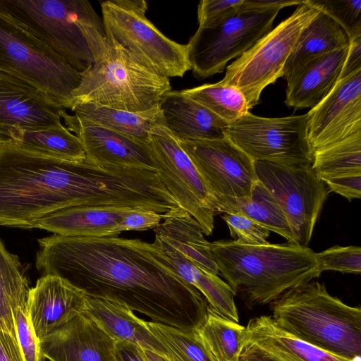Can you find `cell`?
Masks as SVG:
<instances>
[{
  "label": "cell",
  "mask_w": 361,
  "mask_h": 361,
  "mask_svg": "<svg viewBox=\"0 0 361 361\" xmlns=\"http://www.w3.org/2000/svg\"><path fill=\"white\" fill-rule=\"evenodd\" d=\"M37 242V270L62 278L88 296L184 330L197 329L206 317L205 298L177 274L154 243L56 234Z\"/></svg>",
  "instance_id": "obj_1"
},
{
  "label": "cell",
  "mask_w": 361,
  "mask_h": 361,
  "mask_svg": "<svg viewBox=\"0 0 361 361\" xmlns=\"http://www.w3.org/2000/svg\"><path fill=\"white\" fill-rule=\"evenodd\" d=\"M105 188L102 170L87 159L68 161L0 140V226L31 228L60 209L98 205Z\"/></svg>",
  "instance_id": "obj_2"
},
{
  "label": "cell",
  "mask_w": 361,
  "mask_h": 361,
  "mask_svg": "<svg viewBox=\"0 0 361 361\" xmlns=\"http://www.w3.org/2000/svg\"><path fill=\"white\" fill-rule=\"evenodd\" d=\"M219 272L247 307L271 303L288 289L321 274L316 252L294 244L210 243Z\"/></svg>",
  "instance_id": "obj_3"
},
{
  "label": "cell",
  "mask_w": 361,
  "mask_h": 361,
  "mask_svg": "<svg viewBox=\"0 0 361 361\" xmlns=\"http://www.w3.org/2000/svg\"><path fill=\"white\" fill-rule=\"evenodd\" d=\"M274 324L343 360L360 361L361 309L345 304L317 281L291 288L271 302Z\"/></svg>",
  "instance_id": "obj_4"
},
{
  "label": "cell",
  "mask_w": 361,
  "mask_h": 361,
  "mask_svg": "<svg viewBox=\"0 0 361 361\" xmlns=\"http://www.w3.org/2000/svg\"><path fill=\"white\" fill-rule=\"evenodd\" d=\"M6 13L79 72L107 51L102 18L85 0H0Z\"/></svg>",
  "instance_id": "obj_5"
},
{
  "label": "cell",
  "mask_w": 361,
  "mask_h": 361,
  "mask_svg": "<svg viewBox=\"0 0 361 361\" xmlns=\"http://www.w3.org/2000/svg\"><path fill=\"white\" fill-rule=\"evenodd\" d=\"M106 40L104 57L81 72L80 85L72 92L71 109L82 103L130 112L157 108L171 90L169 79L140 63L112 39Z\"/></svg>",
  "instance_id": "obj_6"
},
{
  "label": "cell",
  "mask_w": 361,
  "mask_h": 361,
  "mask_svg": "<svg viewBox=\"0 0 361 361\" xmlns=\"http://www.w3.org/2000/svg\"><path fill=\"white\" fill-rule=\"evenodd\" d=\"M0 73L37 87L64 109H71L81 80V72L1 10Z\"/></svg>",
  "instance_id": "obj_7"
},
{
  "label": "cell",
  "mask_w": 361,
  "mask_h": 361,
  "mask_svg": "<svg viewBox=\"0 0 361 361\" xmlns=\"http://www.w3.org/2000/svg\"><path fill=\"white\" fill-rule=\"evenodd\" d=\"M101 9L106 36L140 63L168 78L190 70L185 44L168 38L147 18L145 1H104Z\"/></svg>",
  "instance_id": "obj_8"
},
{
  "label": "cell",
  "mask_w": 361,
  "mask_h": 361,
  "mask_svg": "<svg viewBox=\"0 0 361 361\" xmlns=\"http://www.w3.org/2000/svg\"><path fill=\"white\" fill-rule=\"evenodd\" d=\"M319 9L303 0L293 13L226 67L222 85L238 89L249 109L259 104L262 91L283 77L286 63L304 28Z\"/></svg>",
  "instance_id": "obj_9"
},
{
  "label": "cell",
  "mask_w": 361,
  "mask_h": 361,
  "mask_svg": "<svg viewBox=\"0 0 361 361\" xmlns=\"http://www.w3.org/2000/svg\"><path fill=\"white\" fill-rule=\"evenodd\" d=\"M280 8L247 5L206 26H199L185 44L190 70L205 79L222 73L227 63L250 49L271 29Z\"/></svg>",
  "instance_id": "obj_10"
},
{
  "label": "cell",
  "mask_w": 361,
  "mask_h": 361,
  "mask_svg": "<svg viewBox=\"0 0 361 361\" xmlns=\"http://www.w3.org/2000/svg\"><path fill=\"white\" fill-rule=\"evenodd\" d=\"M257 180L283 211L294 245L308 247L329 190L311 166L254 161Z\"/></svg>",
  "instance_id": "obj_11"
},
{
  "label": "cell",
  "mask_w": 361,
  "mask_h": 361,
  "mask_svg": "<svg viewBox=\"0 0 361 361\" xmlns=\"http://www.w3.org/2000/svg\"><path fill=\"white\" fill-rule=\"evenodd\" d=\"M307 126V114L266 118L249 111L228 124L227 136L254 161L311 166Z\"/></svg>",
  "instance_id": "obj_12"
},
{
  "label": "cell",
  "mask_w": 361,
  "mask_h": 361,
  "mask_svg": "<svg viewBox=\"0 0 361 361\" xmlns=\"http://www.w3.org/2000/svg\"><path fill=\"white\" fill-rule=\"evenodd\" d=\"M157 174L178 207L188 212L209 235L217 213L216 200L193 162L167 128L149 144Z\"/></svg>",
  "instance_id": "obj_13"
},
{
  "label": "cell",
  "mask_w": 361,
  "mask_h": 361,
  "mask_svg": "<svg viewBox=\"0 0 361 361\" xmlns=\"http://www.w3.org/2000/svg\"><path fill=\"white\" fill-rule=\"evenodd\" d=\"M178 142L215 198L250 195L257 180L254 161L228 136L219 140Z\"/></svg>",
  "instance_id": "obj_14"
},
{
  "label": "cell",
  "mask_w": 361,
  "mask_h": 361,
  "mask_svg": "<svg viewBox=\"0 0 361 361\" xmlns=\"http://www.w3.org/2000/svg\"><path fill=\"white\" fill-rule=\"evenodd\" d=\"M307 114V139L312 153L361 132V70L339 79Z\"/></svg>",
  "instance_id": "obj_15"
},
{
  "label": "cell",
  "mask_w": 361,
  "mask_h": 361,
  "mask_svg": "<svg viewBox=\"0 0 361 361\" xmlns=\"http://www.w3.org/2000/svg\"><path fill=\"white\" fill-rule=\"evenodd\" d=\"M66 110L37 87L0 73V140L15 129L60 126Z\"/></svg>",
  "instance_id": "obj_16"
},
{
  "label": "cell",
  "mask_w": 361,
  "mask_h": 361,
  "mask_svg": "<svg viewBox=\"0 0 361 361\" xmlns=\"http://www.w3.org/2000/svg\"><path fill=\"white\" fill-rule=\"evenodd\" d=\"M66 128L80 140L86 158L99 165L157 170L149 145L61 111Z\"/></svg>",
  "instance_id": "obj_17"
},
{
  "label": "cell",
  "mask_w": 361,
  "mask_h": 361,
  "mask_svg": "<svg viewBox=\"0 0 361 361\" xmlns=\"http://www.w3.org/2000/svg\"><path fill=\"white\" fill-rule=\"evenodd\" d=\"M116 343L82 313L41 339L39 350L49 361H116Z\"/></svg>",
  "instance_id": "obj_18"
},
{
  "label": "cell",
  "mask_w": 361,
  "mask_h": 361,
  "mask_svg": "<svg viewBox=\"0 0 361 361\" xmlns=\"http://www.w3.org/2000/svg\"><path fill=\"white\" fill-rule=\"evenodd\" d=\"M87 307V295L54 275H42L30 288L26 300V308L39 341L85 313Z\"/></svg>",
  "instance_id": "obj_19"
},
{
  "label": "cell",
  "mask_w": 361,
  "mask_h": 361,
  "mask_svg": "<svg viewBox=\"0 0 361 361\" xmlns=\"http://www.w3.org/2000/svg\"><path fill=\"white\" fill-rule=\"evenodd\" d=\"M165 126L178 141L227 136L228 123L182 90L167 92L159 104Z\"/></svg>",
  "instance_id": "obj_20"
},
{
  "label": "cell",
  "mask_w": 361,
  "mask_h": 361,
  "mask_svg": "<svg viewBox=\"0 0 361 361\" xmlns=\"http://www.w3.org/2000/svg\"><path fill=\"white\" fill-rule=\"evenodd\" d=\"M134 209L116 206L70 207L37 221L34 228L64 236H118L121 233L122 220Z\"/></svg>",
  "instance_id": "obj_21"
},
{
  "label": "cell",
  "mask_w": 361,
  "mask_h": 361,
  "mask_svg": "<svg viewBox=\"0 0 361 361\" xmlns=\"http://www.w3.org/2000/svg\"><path fill=\"white\" fill-rule=\"evenodd\" d=\"M87 297L85 314L116 341L132 343L172 360L169 352L149 329L147 322L137 317L128 307L105 299Z\"/></svg>",
  "instance_id": "obj_22"
},
{
  "label": "cell",
  "mask_w": 361,
  "mask_h": 361,
  "mask_svg": "<svg viewBox=\"0 0 361 361\" xmlns=\"http://www.w3.org/2000/svg\"><path fill=\"white\" fill-rule=\"evenodd\" d=\"M348 51H332L304 66L287 83L286 106L302 109L317 105L339 80Z\"/></svg>",
  "instance_id": "obj_23"
},
{
  "label": "cell",
  "mask_w": 361,
  "mask_h": 361,
  "mask_svg": "<svg viewBox=\"0 0 361 361\" xmlns=\"http://www.w3.org/2000/svg\"><path fill=\"white\" fill-rule=\"evenodd\" d=\"M162 219L154 228L155 238L166 242L204 271L217 276L219 269L210 243L204 238L198 221L179 207L164 213Z\"/></svg>",
  "instance_id": "obj_24"
},
{
  "label": "cell",
  "mask_w": 361,
  "mask_h": 361,
  "mask_svg": "<svg viewBox=\"0 0 361 361\" xmlns=\"http://www.w3.org/2000/svg\"><path fill=\"white\" fill-rule=\"evenodd\" d=\"M350 41L331 17L319 10L317 16L302 31L289 56L283 77L289 82L307 63L332 51L348 48Z\"/></svg>",
  "instance_id": "obj_25"
},
{
  "label": "cell",
  "mask_w": 361,
  "mask_h": 361,
  "mask_svg": "<svg viewBox=\"0 0 361 361\" xmlns=\"http://www.w3.org/2000/svg\"><path fill=\"white\" fill-rule=\"evenodd\" d=\"M82 121L100 126L149 145L152 135L166 128L159 106L130 112L94 103L76 104L71 109Z\"/></svg>",
  "instance_id": "obj_26"
},
{
  "label": "cell",
  "mask_w": 361,
  "mask_h": 361,
  "mask_svg": "<svg viewBox=\"0 0 361 361\" xmlns=\"http://www.w3.org/2000/svg\"><path fill=\"white\" fill-rule=\"evenodd\" d=\"M246 339L276 361H349L307 344L277 327L270 316L251 319Z\"/></svg>",
  "instance_id": "obj_27"
},
{
  "label": "cell",
  "mask_w": 361,
  "mask_h": 361,
  "mask_svg": "<svg viewBox=\"0 0 361 361\" xmlns=\"http://www.w3.org/2000/svg\"><path fill=\"white\" fill-rule=\"evenodd\" d=\"M153 243L169 259L177 274L202 293L212 311L238 323L239 316L234 301L235 294L227 283L197 267L163 240L155 238Z\"/></svg>",
  "instance_id": "obj_28"
},
{
  "label": "cell",
  "mask_w": 361,
  "mask_h": 361,
  "mask_svg": "<svg viewBox=\"0 0 361 361\" xmlns=\"http://www.w3.org/2000/svg\"><path fill=\"white\" fill-rule=\"evenodd\" d=\"M216 200L217 213L243 215L269 231L283 236L288 243L293 244L292 233L283 211L269 190L258 180L248 196H220Z\"/></svg>",
  "instance_id": "obj_29"
},
{
  "label": "cell",
  "mask_w": 361,
  "mask_h": 361,
  "mask_svg": "<svg viewBox=\"0 0 361 361\" xmlns=\"http://www.w3.org/2000/svg\"><path fill=\"white\" fill-rule=\"evenodd\" d=\"M28 279L18 257L0 238V329L17 338L14 311L26 304Z\"/></svg>",
  "instance_id": "obj_30"
},
{
  "label": "cell",
  "mask_w": 361,
  "mask_h": 361,
  "mask_svg": "<svg viewBox=\"0 0 361 361\" xmlns=\"http://www.w3.org/2000/svg\"><path fill=\"white\" fill-rule=\"evenodd\" d=\"M5 139L68 161H80L86 159L80 140L63 125L38 130L15 129Z\"/></svg>",
  "instance_id": "obj_31"
},
{
  "label": "cell",
  "mask_w": 361,
  "mask_h": 361,
  "mask_svg": "<svg viewBox=\"0 0 361 361\" xmlns=\"http://www.w3.org/2000/svg\"><path fill=\"white\" fill-rule=\"evenodd\" d=\"M197 331L214 361H238L246 338L245 326L217 314L208 307Z\"/></svg>",
  "instance_id": "obj_32"
},
{
  "label": "cell",
  "mask_w": 361,
  "mask_h": 361,
  "mask_svg": "<svg viewBox=\"0 0 361 361\" xmlns=\"http://www.w3.org/2000/svg\"><path fill=\"white\" fill-rule=\"evenodd\" d=\"M312 169L322 180L361 172V132L313 152Z\"/></svg>",
  "instance_id": "obj_33"
},
{
  "label": "cell",
  "mask_w": 361,
  "mask_h": 361,
  "mask_svg": "<svg viewBox=\"0 0 361 361\" xmlns=\"http://www.w3.org/2000/svg\"><path fill=\"white\" fill-rule=\"evenodd\" d=\"M228 124L249 112L247 101L237 88L221 84H204L182 90Z\"/></svg>",
  "instance_id": "obj_34"
},
{
  "label": "cell",
  "mask_w": 361,
  "mask_h": 361,
  "mask_svg": "<svg viewBox=\"0 0 361 361\" xmlns=\"http://www.w3.org/2000/svg\"><path fill=\"white\" fill-rule=\"evenodd\" d=\"M147 324L173 361H214L197 329L184 330L151 321Z\"/></svg>",
  "instance_id": "obj_35"
},
{
  "label": "cell",
  "mask_w": 361,
  "mask_h": 361,
  "mask_svg": "<svg viewBox=\"0 0 361 361\" xmlns=\"http://www.w3.org/2000/svg\"><path fill=\"white\" fill-rule=\"evenodd\" d=\"M310 1L338 23L347 33L350 41L361 36L360 0H310Z\"/></svg>",
  "instance_id": "obj_36"
},
{
  "label": "cell",
  "mask_w": 361,
  "mask_h": 361,
  "mask_svg": "<svg viewBox=\"0 0 361 361\" xmlns=\"http://www.w3.org/2000/svg\"><path fill=\"white\" fill-rule=\"evenodd\" d=\"M322 271L333 270L359 274L361 272V249L358 246L335 245L316 253Z\"/></svg>",
  "instance_id": "obj_37"
},
{
  "label": "cell",
  "mask_w": 361,
  "mask_h": 361,
  "mask_svg": "<svg viewBox=\"0 0 361 361\" xmlns=\"http://www.w3.org/2000/svg\"><path fill=\"white\" fill-rule=\"evenodd\" d=\"M222 219L226 223L231 236L237 243L245 245H264L270 231L253 220L237 214L224 213Z\"/></svg>",
  "instance_id": "obj_38"
},
{
  "label": "cell",
  "mask_w": 361,
  "mask_h": 361,
  "mask_svg": "<svg viewBox=\"0 0 361 361\" xmlns=\"http://www.w3.org/2000/svg\"><path fill=\"white\" fill-rule=\"evenodd\" d=\"M17 340L25 361H44L40 353L39 341L31 323L26 304L13 312Z\"/></svg>",
  "instance_id": "obj_39"
},
{
  "label": "cell",
  "mask_w": 361,
  "mask_h": 361,
  "mask_svg": "<svg viewBox=\"0 0 361 361\" xmlns=\"http://www.w3.org/2000/svg\"><path fill=\"white\" fill-rule=\"evenodd\" d=\"M244 0H202L197 7L199 26L214 23L238 11Z\"/></svg>",
  "instance_id": "obj_40"
},
{
  "label": "cell",
  "mask_w": 361,
  "mask_h": 361,
  "mask_svg": "<svg viewBox=\"0 0 361 361\" xmlns=\"http://www.w3.org/2000/svg\"><path fill=\"white\" fill-rule=\"evenodd\" d=\"M163 219V214L145 209H134L122 220L120 231H145L156 228Z\"/></svg>",
  "instance_id": "obj_41"
},
{
  "label": "cell",
  "mask_w": 361,
  "mask_h": 361,
  "mask_svg": "<svg viewBox=\"0 0 361 361\" xmlns=\"http://www.w3.org/2000/svg\"><path fill=\"white\" fill-rule=\"evenodd\" d=\"M329 192H334L349 201L361 196V172L349 173L324 180Z\"/></svg>",
  "instance_id": "obj_42"
},
{
  "label": "cell",
  "mask_w": 361,
  "mask_h": 361,
  "mask_svg": "<svg viewBox=\"0 0 361 361\" xmlns=\"http://www.w3.org/2000/svg\"><path fill=\"white\" fill-rule=\"evenodd\" d=\"M0 361H25L17 338L1 329Z\"/></svg>",
  "instance_id": "obj_43"
},
{
  "label": "cell",
  "mask_w": 361,
  "mask_h": 361,
  "mask_svg": "<svg viewBox=\"0 0 361 361\" xmlns=\"http://www.w3.org/2000/svg\"><path fill=\"white\" fill-rule=\"evenodd\" d=\"M361 70V36L350 41L340 78H344Z\"/></svg>",
  "instance_id": "obj_44"
},
{
  "label": "cell",
  "mask_w": 361,
  "mask_h": 361,
  "mask_svg": "<svg viewBox=\"0 0 361 361\" xmlns=\"http://www.w3.org/2000/svg\"><path fill=\"white\" fill-rule=\"evenodd\" d=\"M116 361H147L141 348L126 341H116Z\"/></svg>",
  "instance_id": "obj_45"
},
{
  "label": "cell",
  "mask_w": 361,
  "mask_h": 361,
  "mask_svg": "<svg viewBox=\"0 0 361 361\" xmlns=\"http://www.w3.org/2000/svg\"><path fill=\"white\" fill-rule=\"evenodd\" d=\"M238 361H276L268 354L260 350L246 338L241 349Z\"/></svg>",
  "instance_id": "obj_46"
},
{
  "label": "cell",
  "mask_w": 361,
  "mask_h": 361,
  "mask_svg": "<svg viewBox=\"0 0 361 361\" xmlns=\"http://www.w3.org/2000/svg\"><path fill=\"white\" fill-rule=\"evenodd\" d=\"M302 1L244 0V2L247 5L255 8L282 9L287 6H298L302 2Z\"/></svg>",
  "instance_id": "obj_47"
},
{
  "label": "cell",
  "mask_w": 361,
  "mask_h": 361,
  "mask_svg": "<svg viewBox=\"0 0 361 361\" xmlns=\"http://www.w3.org/2000/svg\"><path fill=\"white\" fill-rule=\"evenodd\" d=\"M142 352L147 361H172L165 356L148 350L142 349Z\"/></svg>",
  "instance_id": "obj_48"
},
{
  "label": "cell",
  "mask_w": 361,
  "mask_h": 361,
  "mask_svg": "<svg viewBox=\"0 0 361 361\" xmlns=\"http://www.w3.org/2000/svg\"></svg>",
  "instance_id": "obj_49"
}]
</instances>
